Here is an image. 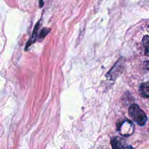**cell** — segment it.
<instances>
[{"mask_svg": "<svg viewBox=\"0 0 149 149\" xmlns=\"http://www.w3.org/2000/svg\"><path fill=\"white\" fill-rule=\"evenodd\" d=\"M128 113L132 119L139 125L143 126L145 125L147 121L146 113L136 104H132L129 108Z\"/></svg>", "mask_w": 149, "mask_h": 149, "instance_id": "1", "label": "cell"}, {"mask_svg": "<svg viewBox=\"0 0 149 149\" xmlns=\"http://www.w3.org/2000/svg\"><path fill=\"white\" fill-rule=\"evenodd\" d=\"M118 130L124 136L130 135L134 131V126L132 122L125 120L118 124Z\"/></svg>", "mask_w": 149, "mask_h": 149, "instance_id": "2", "label": "cell"}, {"mask_svg": "<svg viewBox=\"0 0 149 149\" xmlns=\"http://www.w3.org/2000/svg\"><path fill=\"white\" fill-rule=\"evenodd\" d=\"M123 64L122 61L119 59L118 61L115 64L111 70L107 74V77L109 80H114L122 72L123 70Z\"/></svg>", "mask_w": 149, "mask_h": 149, "instance_id": "3", "label": "cell"}, {"mask_svg": "<svg viewBox=\"0 0 149 149\" xmlns=\"http://www.w3.org/2000/svg\"><path fill=\"white\" fill-rule=\"evenodd\" d=\"M111 144L112 149H126V148L123 139L116 136L111 138Z\"/></svg>", "mask_w": 149, "mask_h": 149, "instance_id": "4", "label": "cell"}, {"mask_svg": "<svg viewBox=\"0 0 149 149\" xmlns=\"http://www.w3.org/2000/svg\"><path fill=\"white\" fill-rule=\"evenodd\" d=\"M139 93L143 97L148 98L149 97V87L148 83L146 82L141 83L139 87Z\"/></svg>", "mask_w": 149, "mask_h": 149, "instance_id": "5", "label": "cell"}, {"mask_svg": "<svg viewBox=\"0 0 149 149\" xmlns=\"http://www.w3.org/2000/svg\"><path fill=\"white\" fill-rule=\"evenodd\" d=\"M143 44L145 48L146 54L148 55V35L144 36L143 38Z\"/></svg>", "mask_w": 149, "mask_h": 149, "instance_id": "6", "label": "cell"}, {"mask_svg": "<svg viewBox=\"0 0 149 149\" xmlns=\"http://www.w3.org/2000/svg\"><path fill=\"white\" fill-rule=\"evenodd\" d=\"M49 30V29H46V28L43 29L41 30V33H40V38H43V37H44L48 34Z\"/></svg>", "mask_w": 149, "mask_h": 149, "instance_id": "7", "label": "cell"}]
</instances>
